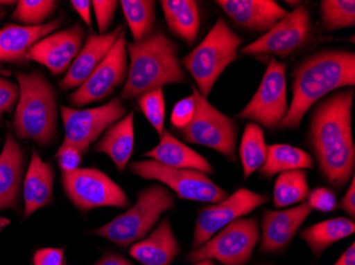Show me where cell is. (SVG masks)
I'll list each match as a JSON object with an SVG mask.
<instances>
[{
  "label": "cell",
  "instance_id": "33",
  "mask_svg": "<svg viewBox=\"0 0 355 265\" xmlns=\"http://www.w3.org/2000/svg\"><path fill=\"white\" fill-rule=\"evenodd\" d=\"M58 1L19 0L11 17L25 26H41L57 9Z\"/></svg>",
  "mask_w": 355,
  "mask_h": 265
},
{
  "label": "cell",
  "instance_id": "41",
  "mask_svg": "<svg viewBox=\"0 0 355 265\" xmlns=\"http://www.w3.org/2000/svg\"><path fill=\"white\" fill-rule=\"evenodd\" d=\"M340 209L349 215V219L353 220L355 217V179H351L350 186L347 190L346 194L343 197L340 204Z\"/></svg>",
  "mask_w": 355,
  "mask_h": 265
},
{
  "label": "cell",
  "instance_id": "13",
  "mask_svg": "<svg viewBox=\"0 0 355 265\" xmlns=\"http://www.w3.org/2000/svg\"><path fill=\"white\" fill-rule=\"evenodd\" d=\"M127 113V109L119 98H113L107 104L93 109H76L61 107L62 121L65 131L63 143L73 145L85 154L92 143Z\"/></svg>",
  "mask_w": 355,
  "mask_h": 265
},
{
  "label": "cell",
  "instance_id": "20",
  "mask_svg": "<svg viewBox=\"0 0 355 265\" xmlns=\"http://www.w3.org/2000/svg\"><path fill=\"white\" fill-rule=\"evenodd\" d=\"M62 23V19H57L41 26H5L0 29V63H25L30 49L61 27Z\"/></svg>",
  "mask_w": 355,
  "mask_h": 265
},
{
  "label": "cell",
  "instance_id": "15",
  "mask_svg": "<svg viewBox=\"0 0 355 265\" xmlns=\"http://www.w3.org/2000/svg\"><path fill=\"white\" fill-rule=\"evenodd\" d=\"M268 202V195L241 188L221 202L205 207L199 213L195 224L191 243L193 250L205 244L220 229L233 221L249 214Z\"/></svg>",
  "mask_w": 355,
  "mask_h": 265
},
{
  "label": "cell",
  "instance_id": "7",
  "mask_svg": "<svg viewBox=\"0 0 355 265\" xmlns=\"http://www.w3.org/2000/svg\"><path fill=\"white\" fill-rule=\"evenodd\" d=\"M196 111L193 120L179 129L187 143L205 145L223 154L229 161L236 158L237 125L233 119L219 111L193 86Z\"/></svg>",
  "mask_w": 355,
  "mask_h": 265
},
{
  "label": "cell",
  "instance_id": "10",
  "mask_svg": "<svg viewBox=\"0 0 355 265\" xmlns=\"http://www.w3.org/2000/svg\"><path fill=\"white\" fill-rule=\"evenodd\" d=\"M129 168L141 179L162 183L182 200L216 204L229 197L225 189L199 171L168 168L153 159L135 161Z\"/></svg>",
  "mask_w": 355,
  "mask_h": 265
},
{
  "label": "cell",
  "instance_id": "22",
  "mask_svg": "<svg viewBox=\"0 0 355 265\" xmlns=\"http://www.w3.org/2000/svg\"><path fill=\"white\" fill-rule=\"evenodd\" d=\"M129 253L143 265H171L180 253V244L169 219H164L146 238L131 245Z\"/></svg>",
  "mask_w": 355,
  "mask_h": 265
},
{
  "label": "cell",
  "instance_id": "32",
  "mask_svg": "<svg viewBox=\"0 0 355 265\" xmlns=\"http://www.w3.org/2000/svg\"><path fill=\"white\" fill-rule=\"evenodd\" d=\"M321 27L335 31L352 27L355 24L354 0H324L320 3Z\"/></svg>",
  "mask_w": 355,
  "mask_h": 265
},
{
  "label": "cell",
  "instance_id": "26",
  "mask_svg": "<svg viewBox=\"0 0 355 265\" xmlns=\"http://www.w3.org/2000/svg\"><path fill=\"white\" fill-rule=\"evenodd\" d=\"M159 3L171 31L185 43L193 45L200 28L198 3L193 0H163Z\"/></svg>",
  "mask_w": 355,
  "mask_h": 265
},
{
  "label": "cell",
  "instance_id": "16",
  "mask_svg": "<svg viewBox=\"0 0 355 265\" xmlns=\"http://www.w3.org/2000/svg\"><path fill=\"white\" fill-rule=\"evenodd\" d=\"M85 39V28L80 24L69 29L53 32L30 49L27 61H35L45 66L55 75L67 73L83 47Z\"/></svg>",
  "mask_w": 355,
  "mask_h": 265
},
{
  "label": "cell",
  "instance_id": "4",
  "mask_svg": "<svg viewBox=\"0 0 355 265\" xmlns=\"http://www.w3.org/2000/svg\"><path fill=\"white\" fill-rule=\"evenodd\" d=\"M15 77L19 86V99L13 118L15 136L46 147L57 133V93L40 71L16 73Z\"/></svg>",
  "mask_w": 355,
  "mask_h": 265
},
{
  "label": "cell",
  "instance_id": "31",
  "mask_svg": "<svg viewBox=\"0 0 355 265\" xmlns=\"http://www.w3.org/2000/svg\"><path fill=\"white\" fill-rule=\"evenodd\" d=\"M310 193L308 173L304 170L280 173L273 189V203L277 208L304 203Z\"/></svg>",
  "mask_w": 355,
  "mask_h": 265
},
{
  "label": "cell",
  "instance_id": "34",
  "mask_svg": "<svg viewBox=\"0 0 355 265\" xmlns=\"http://www.w3.org/2000/svg\"><path fill=\"white\" fill-rule=\"evenodd\" d=\"M139 109L143 111L159 137L165 131V98L163 89H155L144 93L139 98Z\"/></svg>",
  "mask_w": 355,
  "mask_h": 265
},
{
  "label": "cell",
  "instance_id": "28",
  "mask_svg": "<svg viewBox=\"0 0 355 265\" xmlns=\"http://www.w3.org/2000/svg\"><path fill=\"white\" fill-rule=\"evenodd\" d=\"M314 167L313 157L299 147L289 145H269L261 175L272 177L287 171L305 170Z\"/></svg>",
  "mask_w": 355,
  "mask_h": 265
},
{
  "label": "cell",
  "instance_id": "36",
  "mask_svg": "<svg viewBox=\"0 0 355 265\" xmlns=\"http://www.w3.org/2000/svg\"><path fill=\"white\" fill-rule=\"evenodd\" d=\"M92 6H93L94 11H95L99 35H105V33H107V30L111 27L112 23H113L115 12H116L119 3L115 1V0H112V1L94 0V1H92Z\"/></svg>",
  "mask_w": 355,
  "mask_h": 265
},
{
  "label": "cell",
  "instance_id": "37",
  "mask_svg": "<svg viewBox=\"0 0 355 265\" xmlns=\"http://www.w3.org/2000/svg\"><path fill=\"white\" fill-rule=\"evenodd\" d=\"M196 111V103L193 95H189L179 101L173 107L171 113V125L177 131L184 129L193 120Z\"/></svg>",
  "mask_w": 355,
  "mask_h": 265
},
{
  "label": "cell",
  "instance_id": "2",
  "mask_svg": "<svg viewBox=\"0 0 355 265\" xmlns=\"http://www.w3.org/2000/svg\"><path fill=\"white\" fill-rule=\"evenodd\" d=\"M354 84L352 51H322L305 57L293 71V100L279 129H298L317 101L336 89Z\"/></svg>",
  "mask_w": 355,
  "mask_h": 265
},
{
  "label": "cell",
  "instance_id": "5",
  "mask_svg": "<svg viewBox=\"0 0 355 265\" xmlns=\"http://www.w3.org/2000/svg\"><path fill=\"white\" fill-rule=\"evenodd\" d=\"M173 207L175 197L171 191L161 185H151L139 191L132 207L92 234L119 247L131 246L146 238L163 213Z\"/></svg>",
  "mask_w": 355,
  "mask_h": 265
},
{
  "label": "cell",
  "instance_id": "12",
  "mask_svg": "<svg viewBox=\"0 0 355 265\" xmlns=\"http://www.w3.org/2000/svg\"><path fill=\"white\" fill-rule=\"evenodd\" d=\"M286 93V64L270 59L260 86L250 102L236 117L263 125L269 131L280 127L288 111Z\"/></svg>",
  "mask_w": 355,
  "mask_h": 265
},
{
  "label": "cell",
  "instance_id": "29",
  "mask_svg": "<svg viewBox=\"0 0 355 265\" xmlns=\"http://www.w3.org/2000/svg\"><path fill=\"white\" fill-rule=\"evenodd\" d=\"M267 150L268 145L265 141L262 127L257 123H247L239 145V157L245 179H248L255 171L260 170L266 161Z\"/></svg>",
  "mask_w": 355,
  "mask_h": 265
},
{
  "label": "cell",
  "instance_id": "27",
  "mask_svg": "<svg viewBox=\"0 0 355 265\" xmlns=\"http://www.w3.org/2000/svg\"><path fill=\"white\" fill-rule=\"evenodd\" d=\"M354 221L345 217L330 219L302 229L300 238L306 243L315 256L320 257L331 245L354 234Z\"/></svg>",
  "mask_w": 355,
  "mask_h": 265
},
{
  "label": "cell",
  "instance_id": "21",
  "mask_svg": "<svg viewBox=\"0 0 355 265\" xmlns=\"http://www.w3.org/2000/svg\"><path fill=\"white\" fill-rule=\"evenodd\" d=\"M24 161L23 149L9 131L0 154V211L15 208L19 205Z\"/></svg>",
  "mask_w": 355,
  "mask_h": 265
},
{
  "label": "cell",
  "instance_id": "38",
  "mask_svg": "<svg viewBox=\"0 0 355 265\" xmlns=\"http://www.w3.org/2000/svg\"><path fill=\"white\" fill-rule=\"evenodd\" d=\"M308 203L311 208L320 212H332L336 209L337 199L335 193L326 187H318L309 193Z\"/></svg>",
  "mask_w": 355,
  "mask_h": 265
},
{
  "label": "cell",
  "instance_id": "9",
  "mask_svg": "<svg viewBox=\"0 0 355 265\" xmlns=\"http://www.w3.org/2000/svg\"><path fill=\"white\" fill-rule=\"evenodd\" d=\"M312 35V19L308 7L300 5L288 12L282 21L271 28L262 37L241 48V55L257 57L261 62L272 57H284L304 47Z\"/></svg>",
  "mask_w": 355,
  "mask_h": 265
},
{
  "label": "cell",
  "instance_id": "11",
  "mask_svg": "<svg viewBox=\"0 0 355 265\" xmlns=\"http://www.w3.org/2000/svg\"><path fill=\"white\" fill-rule=\"evenodd\" d=\"M62 185L69 201L83 212L101 207L130 206L123 188L98 169L78 168L62 173Z\"/></svg>",
  "mask_w": 355,
  "mask_h": 265
},
{
  "label": "cell",
  "instance_id": "40",
  "mask_svg": "<svg viewBox=\"0 0 355 265\" xmlns=\"http://www.w3.org/2000/svg\"><path fill=\"white\" fill-rule=\"evenodd\" d=\"M63 248L47 247L35 252L33 256V265H63Z\"/></svg>",
  "mask_w": 355,
  "mask_h": 265
},
{
  "label": "cell",
  "instance_id": "18",
  "mask_svg": "<svg viewBox=\"0 0 355 265\" xmlns=\"http://www.w3.org/2000/svg\"><path fill=\"white\" fill-rule=\"evenodd\" d=\"M123 30V26L119 25L105 35H89L67 75L60 82V89L62 91L79 89L109 55Z\"/></svg>",
  "mask_w": 355,
  "mask_h": 265
},
{
  "label": "cell",
  "instance_id": "24",
  "mask_svg": "<svg viewBox=\"0 0 355 265\" xmlns=\"http://www.w3.org/2000/svg\"><path fill=\"white\" fill-rule=\"evenodd\" d=\"M144 156L150 157L153 161L173 169L196 170L205 174H213L214 168L205 157L187 147L165 129L159 145H155Z\"/></svg>",
  "mask_w": 355,
  "mask_h": 265
},
{
  "label": "cell",
  "instance_id": "43",
  "mask_svg": "<svg viewBox=\"0 0 355 265\" xmlns=\"http://www.w3.org/2000/svg\"><path fill=\"white\" fill-rule=\"evenodd\" d=\"M92 265H132V263L121 255L107 253Z\"/></svg>",
  "mask_w": 355,
  "mask_h": 265
},
{
  "label": "cell",
  "instance_id": "47",
  "mask_svg": "<svg viewBox=\"0 0 355 265\" xmlns=\"http://www.w3.org/2000/svg\"><path fill=\"white\" fill-rule=\"evenodd\" d=\"M193 265H215L212 260H202L193 263Z\"/></svg>",
  "mask_w": 355,
  "mask_h": 265
},
{
  "label": "cell",
  "instance_id": "3",
  "mask_svg": "<svg viewBox=\"0 0 355 265\" xmlns=\"http://www.w3.org/2000/svg\"><path fill=\"white\" fill-rule=\"evenodd\" d=\"M127 51L130 64L121 100L139 99L144 93L165 85L187 82L177 44L161 30L143 41L129 44Z\"/></svg>",
  "mask_w": 355,
  "mask_h": 265
},
{
  "label": "cell",
  "instance_id": "45",
  "mask_svg": "<svg viewBox=\"0 0 355 265\" xmlns=\"http://www.w3.org/2000/svg\"><path fill=\"white\" fill-rule=\"evenodd\" d=\"M10 223H11V221L9 219L5 218V217H0V235H1L6 227L9 226Z\"/></svg>",
  "mask_w": 355,
  "mask_h": 265
},
{
  "label": "cell",
  "instance_id": "44",
  "mask_svg": "<svg viewBox=\"0 0 355 265\" xmlns=\"http://www.w3.org/2000/svg\"><path fill=\"white\" fill-rule=\"evenodd\" d=\"M333 265H355V244L352 243L348 250Z\"/></svg>",
  "mask_w": 355,
  "mask_h": 265
},
{
  "label": "cell",
  "instance_id": "39",
  "mask_svg": "<svg viewBox=\"0 0 355 265\" xmlns=\"http://www.w3.org/2000/svg\"><path fill=\"white\" fill-rule=\"evenodd\" d=\"M83 153L69 143H63L55 153V159L62 173H69L80 168L83 161Z\"/></svg>",
  "mask_w": 355,
  "mask_h": 265
},
{
  "label": "cell",
  "instance_id": "46",
  "mask_svg": "<svg viewBox=\"0 0 355 265\" xmlns=\"http://www.w3.org/2000/svg\"><path fill=\"white\" fill-rule=\"evenodd\" d=\"M11 71H10L9 69L6 68V67H3V66L0 64V77H11Z\"/></svg>",
  "mask_w": 355,
  "mask_h": 265
},
{
  "label": "cell",
  "instance_id": "25",
  "mask_svg": "<svg viewBox=\"0 0 355 265\" xmlns=\"http://www.w3.org/2000/svg\"><path fill=\"white\" fill-rule=\"evenodd\" d=\"M135 149V113L130 111L112 125L94 147L96 153L107 155L119 172H123Z\"/></svg>",
  "mask_w": 355,
  "mask_h": 265
},
{
  "label": "cell",
  "instance_id": "1",
  "mask_svg": "<svg viewBox=\"0 0 355 265\" xmlns=\"http://www.w3.org/2000/svg\"><path fill=\"white\" fill-rule=\"evenodd\" d=\"M353 99V89L337 91L315 107L311 118V147L320 172L334 187L345 186L354 176Z\"/></svg>",
  "mask_w": 355,
  "mask_h": 265
},
{
  "label": "cell",
  "instance_id": "19",
  "mask_svg": "<svg viewBox=\"0 0 355 265\" xmlns=\"http://www.w3.org/2000/svg\"><path fill=\"white\" fill-rule=\"evenodd\" d=\"M233 23L254 32H268L288 12L272 0H216Z\"/></svg>",
  "mask_w": 355,
  "mask_h": 265
},
{
  "label": "cell",
  "instance_id": "8",
  "mask_svg": "<svg viewBox=\"0 0 355 265\" xmlns=\"http://www.w3.org/2000/svg\"><path fill=\"white\" fill-rule=\"evenodd\" d=\"M261 241L260 227L255 218L237 219L209 241L189 253L191 262L218 261L223 265H245L250 261Z\"/></svg>",
  "mask_w": 355,
  "mask_h": 265
},
{
  "label": "cell",
  "instance_id": "30",
  "mask_svg": "<svg viewBox=\"0 0 355 265\" xmlns=\"http://www.w3.org/2000/svg\"><path fill=\"white\" fill-rule=\"evenodd\" d=\"M119 3L135 42L143 41L155 33L157 27L155 1L123 0Z\"/></svg>",
  "mask_w": 355,
  "mask_h": 265
},
{
  "label": "cell",
  "instance_id": "14",
  "mask_svg": "<svg viewBox=\"0 0 355 265\" xmlns=\"http://www.w3.org/2000/svg\"><path fill=\"white\" fill-rule=\"evenodd\" d=\"M128 71L127 39L123 29L107 57L99 64L87 81L69 95V102L75 107H83L105 100L114 93L117 87L125 83Z\"/></svg>",
  "mask_w": 355,
  "mask_h": 265
},
{
  "label": "cell",
  "instance_id": "23",
  "mask_svg": "<svg viewBox=\"0 0 355 265\" xmlns=\"http://www.w3.org/2000/svg\"><path fill=\"white\" fill-rule=\"evenodd\" d=\"M55 171L53 165L40 157L35 149L32 150L31 161L24 181L25 218L53 202Z\"/></svg>",
  "mask_w": 355,
  "mask_h": 265
},
{
  "label": "cell",
  "instance_id": "17",
  "mask_svg": "<svg viewBox=\"0 0 355 265\" xmlns=\"http://www.w3.org/2000/svg\"><path fill=\"white\" fill-rule=\"evenodd\" d=\"M312 210L308 202L285 210H265L261 224V252L276 254L284 250Z\"/></svg>",
  "mask_w": 355,
  "mask_h": 265
},
{
  "label": "cell",
  "instance_id": "35",
  "mask_svg": "<svg viewBox=\"0 0 355 265\" xmlns=\"http://www.w3.org/2000/svg\"><path fill=\"white\" fill-rule=\"evenodd\" d=\"M19 99V84L7 77H0V122L3 121L5 113H12Z\"/></svg>",
  "mask_w": 355,
  "mask_h": 265
},
{
  "label": "cell",
  "instance_id": "6",
  "mask_svg": "<svg viewBox=\"0 0 355 265\" xmlns=\"http://www.w3.org/2000/svg\"><path fill=\"white\" fill-rule=\"evenodd\" d=\"M243 42L227 21L218 17L205 39L183 57L181 65L191 73L203 97L207 99L221 73L239 59Z\"/></svg>",
  "mask_w": 355,
  "mask_h": 265
},
{
  "label": "cell",
  "instance_id": "48",
  "mask_svg": "<svg viewBox=\"0 0 355 265\" xmlns=\"http://www.w3.org/2000/svg\"><path fill=\"white\" fill-rule=\"evenodd\" d=\"M3 15H5V10H3V8L0 6V19H1Z\"/></svg>",
  "mask_w": 355,
  "mask_h": 265
},
{
  "label": "cell",
  "instance_id": "42",
  "mask_svg": "<svg viewBox=\"0 0 355 265\" xmlns=\"http://www.w3.org/2000/svg\"><path fill=\"white\" fill-rule=\"evenodd\" d=\"M71 7L75 10L76 13L83 19L87 27H92L91 1L89 0H71Z\"/></svg>",
  "mask_w": 355,
  "mask_h": 265
}]
</instances>
